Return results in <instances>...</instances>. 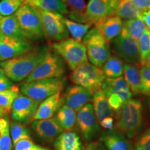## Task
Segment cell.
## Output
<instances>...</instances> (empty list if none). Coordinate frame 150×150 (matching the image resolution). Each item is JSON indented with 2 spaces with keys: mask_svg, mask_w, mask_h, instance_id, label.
Here are the masks:
<instances>
[{
  "mask_svg": "<svg viewBox=\"0 0 150 150\" xmlns=\"http://www.w3.org/2000/svg\"><path fill=\"white\" fill-rule=\"evenodd\" d=\"M142 106L137 99L125 102L116 113L115 129L129 138L138 134L143 123Z\"/></svg>",
  "mask_w": 150,
  "mask_h": 150,
  "instance_id": "obj_2",
  "label": "cell"
},
{
  "mask_svg": "<svg viewBox=\"0 0 150 150\" xmlns=\"http://www.w3.org/2000/svg\"><path fill=\"white\" fill-rule=\"evenodd\" d=\"M32 48L33 45L27 39L0 33V61L12 59Z\"/></svg>",
  "mask_w": 150,
  "mask_h": 150,
  "instance_id": "obj_12",
  "label": "cell"
},
{
  "mask_svg": "<svg viewBox=\"0 0 150 150\" xmlns=\"http://www.w3.org/2000/svg\"><path fill=\"white\" fill-rule=\"evenodd\" d=\"M107 100L110 108L115 112H117L124 104L122 99L119 95H116V94H110V95H108L107 97Z\"/></svg>",
  "mask_w": 150,
  "mask_h": 150,
  "instance_id": "obj_40",
  "label": "cell"
},
{
  "mask_svg": "<svg viewBox=\"0 0 150 150\" xmlns=\"http://www.w3.org/2000/svg\"><path fill=\"white\" fill-rule=\"evenodd\" d=\"M56 120L63 131H70L76 122V113L67 105L60 107L56 115Z\"/></svg>",
  "mask_w": 150,
  "mask_h": 150,
  "instance_id": "obj_28",
  "label": "cell"
},
{
  "mask_svg": "<svg viewBox=\"0 0 150 150\" xmlns=\"http://www.w3.org/2000/svg\"><path fill=\"white\" fill-rule=\"evenodd\" d=\"M50 49L47 46L32 48L25 53L12 59L0 61L6 76L12 81L19 82L24 80L42 61Z\"/></svg>",
  "mask_w": 150,
  "mask_h": 150,
  "instance_id": "obj_1",
  "label": "cell"
},
{
  "mask_svg": "<svg viewBox=\"0 0 150 150\" xmlns=\"http://www.w3.org/2000/svg\"><path fill=\"white\" fill-rule=\"evenodd\" d=\"M138 42V50L140 54V65H143L144 61L146 59V56L150 52V38L149 35V29L145 31L139 39L137 40Z\"/></svg>",
  "mask_w": 150,
  "mask_h": 150,
  "instance_id": "obj_35",
  "label": "cell"
},
{
  "mask_svg": "<svg viewBox=\"0 0 150 150\" xmlns=\"http://www.w3.org/2000/svg\"><path fill=\"white\" fill-rule=\"evenodd\" d=\"M14 14L26 39L35 41L44 37L40 18L34 8L22 4Z\"/></svg>",
  "mask_w": 150,
  "mask_h": 150,
  "instance_id": "obj_7",
  "label": "cell"
},
{
  "mask_svg": "<svg viewBox=\"0 0 150 150\" xmlns=\"http://www.w3.org/2000/svg\"><path fill=\"white\" fill-rule=\"evenodd\" d=\"M92 99L93 95L87 89L77 85L68 87L63 97L65 105L76 112L79 111Z\"/></svg>",
  "mask_w": 150,
  "mask_h": 150,
  "instance_id": "obj_16",
  "label": "cell"
},
{
  "mask_svg": "<svg viewBox=\"0 0 150 150\" xmlns=\"http://www.w3.org/2000/svg\"><path fill=\"white\" fill-rule=\"evenodd\" d=\"M61 104V92H58L44 99L42 102L39 104L33 117L32 122L37 120H44L52 117L57 110H59Z\"/></svg>",
  "mask_w": 150,
  "mask_h": 150,
  "instance_id": "obj_20",
  "label": "cell"
},
{
  "mask_svg": "<svg viewBox=\"0 0 150 150\" xmlns=\"http://www.w3.org/2000/svg\"><path fill=\"white\" fill-rule=\"evenodd\" d=\"M40 102L20 93L11 107L12 119L14 121L26 124L32 122Z\"/></svg>",
  "mask_w": 150,
  "mask_h": 150,
  "instance_id": "obj_13",
  "label": "cell"
},
{
  "mask_svg": "<svg viewBox=\"0 0 150 150\" xmlns=\"http://www.w3.org/2000/svg\"><path fill=\"white\" fill-rule=\"evenodd\" d=\"M76 123L79 130L83 138L87 141L95 139L99 132V127L94 112L93 104H86L78 112Z\"/></svg>",
  "mask_w": 150,
  "mask_h": 150,
  "instance_id": "obj_11",
  "label": "cell"
},
{
  "mask_svg": "<svg viewBox=\"0 0 150 150\" xmlns=\"http://www.w3.org/2000/svg\"><path fill=\"white\" fill-rule=\"evenodd\" d=\"M143 65H149V66H150V52L148 53L147 56H146V59L145 61H144Z\"/></svg>",
  "mask_w": 150,
  "mask_h": 150,
  "instance_id": "obj_47",
  "label": "cell"
},
{
  "mask_svg": "<svg viewBox=\"0 0 150 150\" xmlns=\"http://www.w3.org/2000/svg\"><path fill=\"white\" fill-rule=\"evenodd\" d=\"M135 150H150V128L142 133L138 138Z\"/></svg>",
  "mask_w": 150,
  "mask_h": 150,
  "instance_id": "obj_39",
  "label": "cell"
},
{
  "mask_svg": "<svg viewBox=\"0 0 150 150\" xmlns=\"http://www.w3.org/2000/svg\"><path fill=\"white\" fill-rule=\"evenodd\" d=\"M145 22L140 18L127 20L123 22L122 31L134 40H138L147 29Z\"/></svg>",
  "mask_w": 150,
  "mask_h": 150,
  "instance_id": "obj_30",
  "label": "cell"
},
{
  "mask_svg": "<svg viewBox=\"0 0 150 150\" xmlns=\"http://www.w3.org/2000/svg\"><path fill=\"white\" fill-rule=\"evenodd\" d=\"M142 94L150 97V66L142 65L140 68Z\"/></svg>",
  "mask_w": 150,
  "mask_h": 150,
  "instance_id": "obj_37",
  "label": "cell"
},
{
  "mask_svg": "<svg viewBox=\"0 0 150 150\" xmlns=\"http://www.w3.org/2000/svg\"><path fill=\"white\" fill-rule=\"evenodd\" d=\"M10 123L7 118H0V150H12Z\"/></svg>",
  "mask_w": 150,
  "mask_h": 150,
  "instance_id": "obj_33",
  "label": "cell"
},
{
  "mask_svg": "<svg viewBox=\"0 0 150 150\" xmlns=\"http://www.w3.org/2000/svg\"><path fill=\"white\" fill-rule=\"evenodd\" d=\"M149 38H150V29H149Z\"/></svg>",
  "mask_w": 150,
  "mask_h": 150,
  "instance_id": "obj_50",
  "label": "cell"
},
{
  "mask_svg": "<svg viewBox=\"0 0 150 150\" xmlns=\"http://www.w3.org/2000/svg\"><path fill=\"white\" fill-rule=\"evenodd\" d=\"M114 51L122 61L129 64H140L138 42L122 31L112 40Z\"/></svg>",
  "mask_w": 150,
  "mask_h": 150,
  "instance_id": "obj_10",
  "label": "cell"
},
{
  "mask_svg": "<svg viewBox=\"0 0 150 150\" xmlns=\"http://www.w3.org/2000/svg\"><path fill=\"white\" fill-rule=\"evenodd\" d=\"M10 136L13 145L22 140L30 139V131L27 127L19 122H12L10 124Z\"/></svg>",
  "mask_w": 150,
  "mask_h": 150,
  "instance_id": "obj_32",
  "label": "cell"
},
{
  "mask_svg": "<svg viewBox=\"0 0 150 150\" xmlns=\"http://www.w3.org/2000/svg\"><path fill=\"white\" fill-rule=\"evenodd\" d=\"M65 72V67L63 59L55 52L50 50L42 61L24 79V83L43 79L61 77Z\"/></svg>",
  "mask_w": 150,
  "mask_h": 150,
  "instance_id": "obj_6",
  "label": "cell"
},
{
  "mask_svg": "<svg viewBox=\"0 0 150 150\" xmlns=\"http://www.w3.org/2000/svg\"><path fill=\"white\" fill-rule=\"evenodd\" d=\"M23 4H27L42 11L67 14L66 3L62 0H25Z\"/></svg>",
  "mask_w": 150,
  "mask_h": 150,
  "instance_id": "obj_24",
  "label": "cell"
},
{
  "mask_svg": "<svg viewBox=\"0 0 150 150\" xmlns=\"http://www.w3.org/2000/svg\"><path fill=\"white\" fill-rule=\"evenodd\" d=\"M25 0H0V15L4 16L14 14Z\"/></svg>",
  "mask_w": 150,
  "mask_h": 150,
  "instance_id": "obj_36",
  "label": "cell"
},
{
  "mask_svg": "<svg viewBox=\"0 0 150 150\" xmlns=\"http://www.w3.org/2000/svg\"><path fill=\"white\" fill-rule=\"evenodd\" d=\"M68 13L71 20L79 23H88L86 16V0H66Z\"/></svg>",
  "mask_w": 150,
  "mask_h": 150,
  "instance_id": "obj_27",
  "label": "cell"
},
{
  "mask_svg": "<svg viewBox=\"0 0 150 150\" xmlns=\"http://www.w3.org/2000/svg\"><path fill=\"white\" fill-rule=\"evenodd\" d=\"M123 22L120 18L115 16H107L95 24L96 29L106 42L109 43L120 34Z\"/></svg>",
  "mask_w": 150,
  "mask_h": 150,
  "instance_id": "obj_17",
  "label": "cell"
},
{
  "mask_svg": "<svg viewBox=\"0 0 150 150\" xmlns=\"http://www.w3.org/2000/svg\"><path fill=\"white\" fill-rule=\"evenodd\" d=\"M56 150H82V143L76 132L63 131L54 142Z\"/></svg>",
  "mask_w": 150,
  "mask_h": 150,
  "instance_id": "obj_21",
  "label": "cell"
},
{
  "mask_svg": "<svg viewBox=\"0 0 150 150\" xmlns=\"http://www.w3.org/2000/svg\"><path fill=\"white\" fill-rule=\"evenodd\" d=\"M9 110H7L6 108L2 107V106H0V118L4 117L5 116H6L8 114Z\"/></svg>",
  "mask_w": 150,
  "mask_h": 150,
  "instance_id": "obj_46",
  "label": "cell"
},
{
  "mask_svg": "<svg viewBox=\"0 0 150 150\" xmlns=\"http://www.w3.org/2000/svg\"><path fill=\"white\" fill-rule=\"evenodd\" d=\"M99 124L103 128L108 129V130H112V127H113V118L112 116L105 117Z\"/></svg>",
  "mask_w": 150,
  "mask_h": 150,
  "instance_id": "obj_44",
  "label": "cell"
},
{
  "mask_svg": "<svg viewBox=\"0 0 150 150\" xmlns=\"http://www.w3.org/2000/svg\"><path fill=\"white\" fill-rule=\"evenodd\" d=\"M13 86L12 81L9 79L6 76H0V91L11 88Z\"/></svg>",
  "mask_w": 150,
  "mask_h": 150,
  "instance_id": "obj_41",
  "label": "cell"
},
{
  "mask_svg": "<svg viewBox=\"0 0 150 150\" xmlns=\"http://www.w3.org/2000/svg\"><path fill=\"white\" fill-rule=\"evenodd\" d=\"M101 90H102L108 97L110 94H116L119 95L125 104L132 97V93L128 84L122 76L115 79H105L103 82Z\"/></svg>",
  "mask_w": 150,
  "mask_h": 150,
  "instance_id": "obj_18",
  "label": "cell"
},
{
  "mask_svg": "<svg viewBox=\"0 0 150 150\" xmlns=\"http://www.w3.org/2000/svg\"><path fill=\"white\" fill-rule=\"evenodd\" d=\"M0 33L8 36L25 38L15 14L7 16L0 15Z\"/></svg>",
  "mask_w": 150,
  "mask_h": 150,
  "instance_id": "obj_26",
  "label": "cell"
},
{
  "mask_svg": "<svg viewBox=\"0 0 150 150\" xmlns=\"http://www.w3.org/2000/svg\"><path fill=\"white\" fill-rule=\"evenodd\" d=\"M6 76V75L4 74V70H2V68L0 67V76Z\"/></svg>",
  "mask_w": 150,
  "mask_h": 150,
  "instance_id": "obj_48",
  "label": "cell"
},
{
  "mask_svg": "<svg viewBox=\"0 0 150 150\" xmlns=\"http://www.w3.org/2000/svg\"><path fill=\"white\" fill-rule=\"evenodd\" d=\"M19 93L20 91L18 87L16 86L9 89L0 91V106L11 111L13 103L18 96Z\"/></svg>",
  "mask_w": 150,
  "mask_h": 150,
  "instance_id": "obj_34",
  "label": "cell"
},
{
  "mask_svg": "<svg viewBox=\"0 0 150 150\" xmlns=\"http://www.w3.org/2000/svg\"><path fill=\"white\" fill-rule=\"evenodd\" d=\"M148 107H149V112H150V98H149V100H148Z\"/></svg>",
  "mask_w": 150,
  "mask_h": 150,
  "instance_id": "obj_49",
  "label": "cell"
},
{
  "mask_svg": "<svg viewBox=\"0 0 150 150\" xmlns=\"http://www.w3.org/2000/svg\"><path fill=\"white\" fill-rule=\"evenodd\" d=\"M65 83V79L62 77L43 79L24 83L20 91L26 96L41 102L58 92H61Z\"/></svg>",
  "mask_w": 150,
  "mask_h": 150,
  "instance_id": "obj_5",
  "label": "cell"
},
{
  "mask_svg": "<svg viewBox=\"0 0 150 150\" xmlns=\"http://www.w3.org/2000/svg\"><path fill=\"white\" fill-rule=\"evenodd\" d=\"M86 150H108L104 144L100 141L91 142L86 146Z\"/></svg>",
  "mask_w": 150,
  "mask_h": 150,
  "instance_id": "obj_43",
  "label": "cell"
},
{
  "mask_svg": "<svg viewBox=\"0 0 150 150\" xmlns=\"http://www.w3.org/2000/svg\"><path fill=\"white\" fill-rule=\"evenodd\" d=\"M14 150H52L48 148L43 147L42 146L38 145L30 139L22 140L17 142L14 145Z\"/></svg>",
  "mask_w": 150,
  "mask_h": 150,
  "instance_id": "obj_38",
  "label": "cell"
},
{
  "mask_svg": "<svg viewBox=\"0 0 150 150\" xmlns=\"http://www.w3.org/2000/svg\"><path fill=\"white\" fill-rule=\"evenodd\" d=\"M105 79L102 69L88 62L76 67L70 75L72 83L87 89L92 95L101 90Z\"/></svg>",
  "mask_w": 150,
  "mask_h": 150,
  "instance_id": "obj_3",
  "label": "cell"
},
{
  "mask_svg": "<svg viewBox=\"0 0 150 150\" xmlns=\"http://www.w3.org/2000/svg\"><path fill=\"white\" fill-rule=\"evenodd\" d=\"M140 64H124L123 72L125 79L128 84L132 95L142 94L141 80L140 74Z\"/></svg>",
  "mask_w": 150,
  "mask_h": 150,
  "instance_id": "obj_22",
  "label": "cell"
},
{
  "mask_svg": "<svg viewBox=\"0 0 150 150\" xmlns=\"http://www.w3.org/2000/svg\"><path fill=\"white\" fill-rule=\"evenodd\" d=\"M83 42L86 46L88 59L95 66L102 67L110 56L109 45L95 28L86 33Z\"/></svg>",
  "mask_w": 150,
  "mask_h": 150,
  "instance_id": "obj_8",
  "label": "cell"
},
{
  "mask_svg": "<svg viewBox=\"0 0 150 150\" xmlns=\"http://www.w3.org/2000/svg\"><path fill=\"white\" fill-rule=\"evenodd\" d=\"M133 1L142 12L150 9V0H133Z\"/></svg>",
  "mask_w": 150,
  "mask_h": 150,
  "instance_id": "obj_42",
  "label": "cell"
},
{
  "mask_svg": "<svg viewBox=\"0 0 150 150\" xmlns=\"http://www.w3.org/2000/svg\"><path fill=\"white\" fill-rule=\"evenodd\" d=\"M31 128L40 139L47 142H52L63 130L56 118H48L33 121Z\"/></svg>",
  "mask_w": 150,
  "mask_h": 150,
  "instance_id": "obj_15",
  "label": "cell"
},
{
  "mask_svg": "<svg viewBox=\"0 0 150 150\" xmlns=\"http://www.w3.org/2000/svg\"><path fill=\"white\" fill-rule=\"evenodd\" d=\"M93 95L92 101L93 103V106L94 112H95L97 121L100 123L101 121L105 117L112 116L113 114V112H112L113 110L109 106L107 97L102 90H99L95 92Z\"/></svg>",
  "mask_w": 150,
  "mask_h": 150,
  "instance_id": "obj_23",
  "label": "cell"
},
{
  "mask_svg": "<svg viewBox=\"0 0 150 150\" xmlns=\"http://www.w3.org/2000/svg\"><path fill=\"white\" fill-rule=\"evenodd\" d=\"M99 141L108 150H134L131 142L117 131H104L99 137Z\"/></svg>",
  "mask_w": 150,
  "mask_h": 150,
  "instance_id": "obj_19",
  "label": "cell"
},
{
  "mask_svg": "<svg viewBox=\"0 0 150 150\" xmlns=\"http://www.w3.org/2000/svg\"><path fill=\"white\" fill-rule=\"evenodd\" d=\"M120 0H89L86 5L87 22L95 25L107 16H112Z\"/></svg>",
  "mask_w": 150,
  "mask_h": 150,
  "instance_id": "obj_14",
  "label": "cell"
},
{
  "mask_svg": "<svg viewBox=\"0 0 150 150\" xmlns=\"http://www.w3.org/2000/svg\"><path fill=\"white\" fill-rule=\"evenodd\" d=\"M62 1H65H65H66V0H62Z\"/></svg>",
  "mask_w": 150,
  "mask_h": 150,
  "instance_id": "obj_51",
  "label": "cell"
},
{
  "mask_svg": "<svg viewBox=\"0 0 150 150\" xmlns=\"http://www.w3.org/2000/svg\"><path fill=\"white\" fill-rule=\"evenodd\" d=\"M34 8L40 18L43 33L46 39L58 42L68 36L69 32L62 14Z\"/></svg>",
  "mask_w": 150,
  "mask_h": 150,
  "instance_id": "obj_9",
  "label": "cell"
},
{
  "mask_svg": "<svg viewBox=\"0 0 150 150\" xmlns=\"http://www.w3.org/2000/svg\"><path fill=\"white\" fill-rule=\"evenodd\" d=\"M52 49L66 62L72 70L82 63L88 62L86 48L82 41L74 38H65L53 43Z\"/></svg>",
  "mask_w": 150,
  "mask_h": 150,
  "instance_id": "obj_4",
  "label": "cell"
},
{
  "mask_svg": "<svg viewBox=\"0 0 150 150\" xmlns=\"http://www.w3.org/2000/svg\"><path fill=\"white\" fill-rule=\"evenodd\" d=\"M140 18L142 19L146 26L148 27V29H150V9L147 11H144L142 13Z\"/></svg>",
  "mask_w": 150,
  "mask_h": 150,
  "instance_id": "obj_45",
  "label": "cell"
},
{
  "mask_svg": "<svg viewBox=\"0 0 150 150\" xmlns=\"http://www.w3.org/2000/svg\"><path fill=\"white\" fill-rule=\"evenodd\" d=\"M142 13V11L135 4L133 0H120L112 16L127 20L140 18Z\"/></svg>",
  "mask_w": 150,
  "mask_h": 150,
  "instance_id": "obj_25",
  "label": "cell"
},
{
  "mask_svg": "<svg viewBox=\"0 0 150 150\" xmlns=\"http://www.w3.org/2000/svg\"><path fill=\"white\" fill-rule=\"evenodd\" d=\"M64 22L67 31L72 35L73 38L79 41H82L92 27L91 24L79 23L67 18L64 19Z\"/></svg>",
  "mask_w": 150,
  "mask_h": 150,
  "instance_id": "obj_31",
  "label": "cell"
},
{
  "mask_svg": "<svg viewBox=\"0 0 150 150\" xmlns=\"http://www.w3.org/2000/svg\"><path fill=\"white\" fill-rule=\"evenodd\" d=\"M124 64L117 56L112 55L102 65V71L106 79H115L121 76L123 74Z\"/></svg>",
  "mask_w": 150,
  "mask_h": 150,
  "instance_id": "obj_29",
  "label": "cell"
}]
</instances>
